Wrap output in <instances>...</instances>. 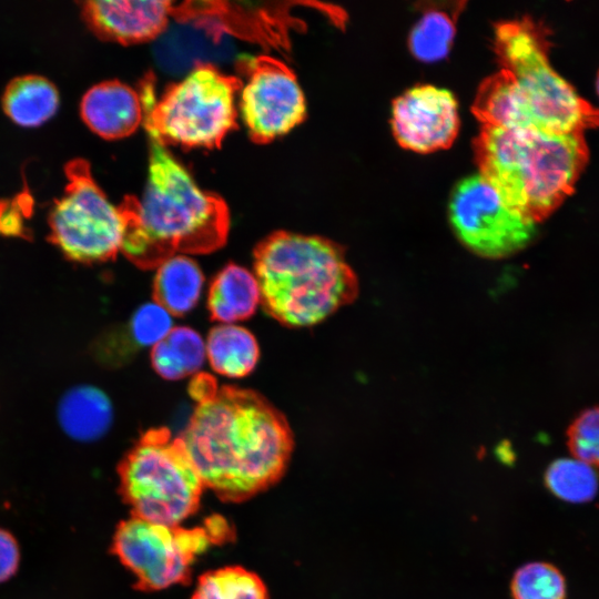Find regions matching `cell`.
I'll return each mask as SVG.
<instances>
[{"label": "cell", "mask_w": 599, "mask_h": 599, "mask_svg": "<svg viewBox=\"0 0 599 599\" xmlns=\"http://www.w3.org/2000/svg\"><path fill=\"white\" fill-rule=\"evenodd\" d=\"M195 407L179 437L204 486L225 502H242L275 485L294 437L286 417L252 389L219 386L209 374L189 385Z\"/></svg>", "instance_id": "6da1fadb"}, {"label": "cell", "mask_w": 599, "mask_h": 599, "mask_svg": "<svg viewBox=\"0 0 599 599\" xmlns=\"http://www.w3.org/2000/svg\"><path fill=\"white\" fill-rule=\"evenodd\" d=\"M494 44L501 69L481 82L471 108L483 126L550 133L599 126V109L552 69L541 26L529 18L500 22Z\"/></svg>", "instance_id": "7a4b0ae2"}, {"label": "cell", "mask_w": 599, "mask_h": 599, "mask_svg": "<svg viewBox=\"0 0 599 599\" xmlns=\"http://www.w3.org/2000/svg\"><path fill=\"white\" fill-rule=\"evenodd\" d=\"M118 210L121 252L142 270L158 268L176 255L214 252L227 240L224 200L201 190L167 148L151 138L143 195H125Z\"/></svg>", "instance_id": "3957f363"}, {"label": "cell", "mask_w": 599, "mask_h": 599, "mask_svg": "<svg viewBox=\"0 0 599 599\" xmlns=\"http://www.w3.org/2000/svg\"><path fill=\"white\" fill-rule=\"evenodd\" d=\"M479 174L535 224L575 189L589 158L583 133L481 126L474 141Z\"/></svg>", "instance_id": "277c9868"}, {"label": "cell", "mask_w": 599, "mask_h": 599, "mask_svg": "<svg viewBox=\"0 0 599 599\" xmlns=\"http://www.w3.org/2000/svg\"><path fill=\"white\" fill-rule=\"evenodd\" d=\"M253 266L263 309L287 327L316 325L358 293L343 247L321 236L274 232L256 245Z\"/></svg>", "instance_id": "5b68a950"}, {"label": "cell", "mask_w": 599, "mask_h": 599, "mask_svg": "<svg viewBox=\"0 0 599 599\" xmlns=\"http://www.w3.org/2000/svg\"><path fill=\"white\" fill-rule=\"evenodd\" d=\"M241 87L240 77L223 73L209 62L196 64L170 84L159 100L152 77L144 79L140 97L149 136L166 148H220L236 128Z\"/></svg>", "instance_id": "8992f818"}, {"label": "cell", "mask_w": 599, "mask_h": 599, "mask_svg": "<svg viewBox=\"0 0 599 599\" xmlns=\"http://www.w3.org/2000/svg\"><path fill=\"white\" fill-rule=\"evenodd\" d=\"M119 493L131 516L180 526L199 507L204 486L181 439L167 428L145 432L118 466Z\"/></svg>", "instance_id": "52a82bcc"}, {"label": "cell", "mask_w": 599, "mask_h": 599, "mask_svg": "<svg viewBox=\"0 0 599 599\" xmlns=\"http://www.w3.org/2000/svg\"><path fill=\"white\" fill-rule=\"evenodd\" d=\"M233 536L230 524L220 515H212L193 528L154 524L131 516L116 526L111 552L135 576V589L156 591L187 585L195 559L211 546L230 541Z\"/></svg>", "instance_id": "ba28073f"}, {"label": "cell", "mask_w": 599, "mask_h": 599, "mask_svg": "<svg viewBox=\"0 0 599 599\" xmlns=\"http://www.w3.org/2000/svg\"><path fill=\"white\" fill-rule=\"evenodd\" d=\"M64 172V193L54 201L49 214L50 240L77 262L114 258L121 252L123 236L118 206L97 184L87 160H70Z\"/></svg>", "instance_id": "9c48e42d"}, {"label": "cell", "mask_w": 599, "mask_h": 599, "mask_svg": "<svg viewBox=\"0 0 599 599\" xmlns=\"http://www.w3.org/2000/svg\"><path fill=\"white\" fill-rule=\"evenodd\" d=\"M448 215L460 242L483 257L512 255L536 234V224L512 209L479 173L455 186Z\"/></svg>", "instance_id": "30bf717a"}, {"label": "cell", "mask_w": 599, "mask_h": 599, "mask_svg": "<svg viewBox=\"0 0 599 599\" xmlns=\"http://www.w3.org/2000/svg\"><path fill=\"white\" fill-rule=\"evenodd\" d=\"M243 75L238 110L251 140L268 143L306 116V102L294 72L281 60L261 54L240 60Z\"/></svg>", "instance_id": "8fae6325"}, {"label": "cell", "mask_w": 599, "mask_h": 599, "mask_svg": "<svg viewBox=\"0 0 599 599\" xmlns=\"http://www.w3.org/2000/svg\"><path fill=\"white\" fill-rule=\"evenodd\" d=\"M392 130L406 150L429 153L449 148L459 130L454 94L432 84L406 90L393 102Z\"/></svg>", "instance_id": "7c38bea8"}, {"label": "cell", "mask_w": 599, "mask_h": 599, "mask_svg": "<svg viewBox=\"0 0 599 599\" xmlns=\"http://www.w3.org/2000/svg\"><path fill=\"white\" fill-rule=\"evenodd\" d=\"M277 4V3H276ZM275 3L227 1L171 2V18L203 23L220 33L233 34L265 47L286 49L288 28L294 26L288 9Z\"/></svg>", "instance_id": "4fadbf2b"}, {"label": "cell", "mask_w": 599, "mask_h": 599, "mask_svg": "<svg viewBox=\"0 0 599 599\" xmlns=\"http://www.w3.org/2000/svg\"><path fill=\"white\" fill-rule=\"evenodd\" d=\"M172 1L89 0L81 14L100 38L121 44L148 42L167 28Z\"/></svg>", "instance_id": "5bb4252c"}, {"label": "cell", "mask_w": 599, "mask_h": 599, "mask_svg": "<svg viewBox=\"0 0 599 599\" xmlns=\"http://www.w3.org/2000/svg\"><path fill=\"white\" fill-rule=\"evenodd\" d=\"M83 122L106 140L131 135L143 123L140 93L119 80H105L89 88L80 102Z\"/></svg>", "instance_id": "9a60e30c"}, {"label": "cell", "mask_w": 599, "mask_h": 599, "mask_svg": "<svg viewBox=\"0 0 599 599\" xmlns=\"http://www.w3.org/2000/svg\"><path fill=\"white\" fill-rule=\"evenodd\" d=\"M57 415L68 436L78 441H93L109 430L113 420V407L100 388L78 385L62 395Z\"/></svg>", "instance_id": "2e32d148"}, {"label": "cell", "mask_w": 599, "mask_h": 599, "mask_svg": "<svg viewBox=\"0 0 599 599\" xmlns=\"http://www.w3.org/2000/svg\"><path fill=\"white\" fill-rule=\"evenodd\" d=\"M261 302L257 281L243 266L230 263L213 278L207 296L212 319L233 324L251 317Z\"/></svg>", "instance_id": "e0dca14e"}, {"label": "cell", "mask_w": 599, "mask_h": 599, "mask_svg": "<svg viewBox=\"0 0 599 599\" xmlns=\"http://www.w3.org/2000/svg\"><path fill=\"white\" fill-rule=\"evenodd\" d=\"M59 101L55 84L33 73L11 79L1 98L4 113L22 126H37L45 122L57 112Z\"/></svg>", "instance_id": "ac0fdd59"}, {"label": "cell", "mask_w": 599, "mask_h": 599, "mask_svg": "<svg viewBox=\"0 0 599 599\" xmlns=\"http://www.w3.org/2000/svg\"><path fill=\"white\" fill-rule=\"evenodd\" d=\"M204 275L195 261L176 255L162 263L153 281L154 302L171 315H183L197 303Z\"/></svg>", "instance_id": "d6986e66"}, {"label": "cell", "mask_w": 599, "mask_h": 599, "mask_svg": "<svg viewBox=\"0 0 599 599\" xmlns=\"http://www.w3.org/2000/svg\"><path fill=\"white\" fill-rule=\"evenodd\" d=\"M205 353L215 373L232 378L248 375L260 357L254 335L235 324L213 327L206 338Z\"/></svg>", "instance_id": "ffe728a7"}, {"label": "cell", "mask_w": 599, "mask_h": 599, "mask_svg": "<svg viewBox=\"0 0 599 599\" xmlns=\"http://www.w3.org/2000/svg\"><path fill=\"white\" fill-rule=\"evenodd\" d=\"M454 4L447 8L444 3H434L423 9L408 37L409 50L417 60L438 62L449 53L463 3L456 8H453Z\"/></svg>", "instance_id": "44dd1931"}, {"label": "cell", "mask_w": 599, "mask_h": 599, "mask_svg": "<svg viewBox=\"0 0 599 599\" xmlns=\"http://www.w3.org/2000/svg\"><path fill=\"white\" fill-rule=\"evenodd\" d=\"M205 356L201 335L191 327L179 326L152 347L151 363L161 377L177 380L197 373Z\"/></svg>", "instance_id": "7402d4cb"}, {"label": "cell", "mask_w": 599, "mask_h": 599, "mask_svg": "<svg viewBox=\"0 0 599 599\" xmlns=\"http://www.w3.org/2000/svg\"><path fill=\"white\" fill-rule=\"evenodd\" d=\"M191 599H268V593L256 573L229 566L203 573Z\"/></svg>", "instance_id": "603a6c76"}, {"label": "cell", "mask_w": 599, "mask_h": 599, "mask_svg": "<svg viewBox=\"0 0 599 599\" xmlns=\"http://www.w3.org/2000/svg\"><path fill=\"white\" fill-rule=\"evenodd\" d=\"M545 485L559 499L582 504L593 499L599 489L596 469L575 458L552 461L545 473Z\"/></svg>", "instance_id": "cb8c5ba5"}, {"label": "cell", "mask_w": 599, "mask_h": 599, "mask_svg": "<svg viewBox=\"0 0 599 599\" xmlns=\"http://www.w3.org/2000/svg\"><path fill=\"white\" fill-rule=\"evenodd\" d=\"M514 599H566L561 571L545 561L528 562L516 570L510 582Z\"/></svg>", "instance_id": "d4e9b609"}, {"label": "cell", "mask_w": 599, "mask_h": 599, "mask_svg": "<svg viewBox=\"0 0 599 599\" xmlns=\"http://www.w3.org/2000/svg\"><path fill=\"white\" fill-rule=\"evenodd\" d=\"M567 446L575 459L599 468V406L582 410L571 422Z\"/></svg>", "instance_id": "484cf974"}, {"label": "cell", "mask_w": 599, "mask_h": 599, "mask_svg": "<svg viewBox=\"0 0 599 599\" xmlns=\"http://www.w3.org/2000/svg\"><path fill=\"white\" fill-rule=\"evenodd\" d=\"M173 328L172 315L155 302L141 305L132 316L130 331L140 346H154Z\"/></svg>", "instance_id": "4316f807"}, {"label": "cell", "mask_w": 599, "mask_h": 599, "mask_svg": "<svg viewBox=\"0 0 599 599\" xmlns=\"http://www.w3.org/2000/svg\"><path fill=\"white\" fill-rule=\"evenodd\" d=\"M20 552L17 540L7 530L0 529V582L12 577L19 566Z\"/></svg>", "instance_id": "83f0119b"}, {"label": "cell", "mask_w": 599, "mask_h": 599, "mask_svg": "<svg viewBox=\"0 0 599 599\" xmlns=\"http://www.w3.org/2000/svg\"><path fill=\"white\" fill-rule=\"evenodd\" d=\"M21 219L18 206L9 201L0 202V232L7 234L17 233L21 230Z\"/></svg>", "instance_id": "f1b7e54d"}, {"label": "cell", "mask_w": 599, "mask_h": 599, "mask_svg": "<svg viewBox=\"0 0 599 599\" xmlns=\"http://www.w3.org/2000/svg\"><path fill=\"white\" fill-rule=\"evenodd\" d=\"M596 90H597V93L599 95V71H598L597 78H596Z\"/></svg>", "instance_id": "f546056e"}]
</instances>
